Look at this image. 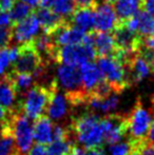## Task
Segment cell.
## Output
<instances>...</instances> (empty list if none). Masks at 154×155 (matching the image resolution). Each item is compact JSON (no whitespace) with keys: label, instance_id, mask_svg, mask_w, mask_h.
<instances>
[{"label":"cell","instance_id":"6da1fadb","mask_svg":"<svg viewBox=\"0 0 154 155\" xmlns=\"http://www.w3.org/2000/svg\"><path fill=\"white\" fill-rule=\"evenodd\" d=\"M69 124L75 143H79L84 149L103 147L105 143L100 117L96 113L89 111L72 117Z\"/></svg>","mask_w":154,"mask_h":155},{"label":"cell","instance_id":"7a4b0ae2","mask_svg":"<svg viewBox=\"0 0 154 155\" xmlns=\"http://www.w3.org/2000/svg\"><path fill=\"white\" fill-rule=\"evenodd\" d=\"M56 89L57 86L54 79L49 84H36L22 96L19 104V109L32 120L43 116L47 112L52 94Z\"/></svg>","mask_w":154,"mask_h":155},{"label":"cell","instance_id":"3957f363","mask_svg":"<svg viewBox=\"0 0 154 155\" xmlns=\"http://www.w3.org/2000/svg\"><path fill=\"white\" fill-rule=\"evenodd\" d=\"M8 126L13 134L18 155H27L33 146V121L20 109L10 113Z\"/></svg>","mask_w":154,"mask_h":155},{"label":"cell","instance_id":"277c9868","mask_svg":"<svg viewBox=\"0 0 154 155\" xmlns=\"http://www.w3.org/2000/svg\"><path fill=\"white\" fill-rule=\"evenodd\" d=\"M128 121V138L135 145H139L145 140L148 130L152 121V115L143 106L139 99L132 110L127 114Z\"/></svg>","mask_w":154,"mask_h":155},{"label":"cell","instance_id":"5b68a950","mask_svg":"<svg viewBox=\"0 0 154 155\" xmlns=\"http://www.w3.org/2000/svg\"><path fill=\"white\" fill-rule=\"evenodd\" d=\"M96 57L97 54L94 47L88 42L57 47V50L55 52L56 63H64V64H72L77 67L84 62L93 61L94 59H96Z\"/></svg>","mask_w":154,"mask_h":155},{"label":"cell","instance_id":"8992f818","mask_svg":"<svg viewBox=\"0 0 154 155\" xmlns=\"http://www.w3.org/2000/svg\"><path fill=\"white\" fill-rule=\"evenodd\" d=\"M96 64L103 74V79L109 82L114 92L120 94L127 88H130L127 81L125 67L117 58L96 57Z\"/></svg>","mask_w":154,"mask_h":155},{"label":"cell","instance_id":"52a82bcc","mask_svg":"<svg viewBox=\"0 0 154 155\" xmlns=\"http://www.w3.org/2000/svg\"><path fill=\"white\" fill-rule=\"evenodd\" d=\"M103 131V143L107 145L121 141L126 136L128 137L127 114L109 113L100 118Z\"/></svg>","mask_w":154,"mask_h":155},{"label":"cell","instance_id":"ba28073f","mask_svg":"<svg viewBox=\"0 0 154 155\" xmlns=\"http://www.w3.org/2000/svg\"><path fill=\"white\" fill-rule=\"evenodd\" d=\"M43 64L33 41L18 45V56L13 64V72L35 74Z\"/></svg>","mask_w":154,"mask_h":155},{"label":"cell","instance_id":"9c48e42d","mask_svg":"<svg viewBox=\"0 0 154 155\" xmlns=\"http://www.w3.org/2000/svg\"><path fill=\"white\" fill-rule=\"evenodd\" d=\"M112 32V37L114 39L117 51L133 53L138 52L139 48L142 47L143 38L128 29L123 21H118Z\"/></svg>","mask_w":154,"mask_h":155},{"label":"cell","instance_id":"30bf717a","mask_svg":"<svg viewBox=\"0 0 154 155\" xmlns=\"http://www.w3.org/2000/svg\"><path fill=\"white\" fill-rule=\"evenodd\" d=\"M40 32L39 23L35 13H32L25 20L12 25V45H22L33 41Z\"/></svg>","mask_w":154,"mask_h":155},{"label":"cell","instance_id":"8fae6325","mask_svg":"<svg viewBox=\"0 0 154 155\" xmlns=\"http://www.w3.org/2000/svg\"><path fill=\"white\" fill-rule=\"evenodd\" d=\"M73 109L74 107L69 100L68 96L62 91L56 89L52 94L45 113L53 123L57 124L58 121L64 120L72 113Z\"/></svg>","mask_w":154,"mask_h":155},{"label":"cell","instance_id":"7c38bea8","mask_svg":"<svg viewBox=\"0 0 154 155\" xmlns=\"http://www.w3.org/2000/svg\"><path fill=\"white\" fill-rule=\"evenodd\" d=\"M94 27L93 31L96 32H112L118 22L114 8L109 2H98L94 6Z\"/></svg>","mask_w":154,"mask_h":155},{"label":"cell","instance_id":"4fadbf2b","mask_svg":"<svg viewBox=\"0 0 154 155\" xmlns=\"http://www.w3.org/2000/svg\"><path fill=\"white\" fill-rule=\"evenodd\" d=\"M84 42H89L94 47L98 57H114L116 55V45L112 35L106 32L91 31L87 33Z\"/></svg>","mask_w":154,"mask_h":155},{"label":"cell","instance_id":"5bb4252c","mask_svg":"<svg viewBox=\"0 0 154 155\" xmlns=\"http://www.w3.org/2000/svg\"><path fill=\"white\" fill-rule=\"evenodd\" d=\"M51 36L57 47H62L82 43L87 36V33L71 25L69 22H66L54 33H52Z\"/></svg>","mask_w":154,"mask_h":155},{"label":"cell","instance_id":"9a60e30c","mask_svg":"<svg viewBox=\"0 0 154 155\" xmlns=\"http://www.w3.org/2000/svg\"><path fill=\"white\" fill-rule=\"evenodd\" d=\"M36 17H37L39 23H40L41 28H42L43 32L47 34L51 35L54 33L59 27L68 22L64 18L56 14L53 10L50 8H44V6H39L34 11Z\"/></svg>","mask_w":154,"mask_h":155},{"label":"cell","instance_id":"2e32d148","mask_svg":"<svg viewBox=\"0 0 154 155\" xmlns=\"http://www.w3.org/2000/svg\"><path fill=\"white\" fill-rule=\"evenodd\" d=\"M20 99L10 77L0 79V106L8 112L19 109Z\"/></svg>","mask_w":154,"mask_h":155},{"label":"cell","instance_id":"e0dca14e","mask_svg":"<svg viewBox=\"0 0 154 155\" xmlns=\"http://www.w3.org/2000/svg\"><path fill=\"white\" fill-rule=\"evenodd\" d=\"M54 123L48 116L38 117L33 123V137L38 145L49 146L53 139Z\"/></svg>","mask_w":154,"mask_h":155},{"label":"cell","instance_id":"ac0fdd59","mask_svg":"<svg viewBox=\"0 0 154 155\" xmlns=\"http://www.w3.org/2000/svg\"><path fill=\"white\" fill-rule=\"evenodd\" d=\"M80 75H81L82 88L87 93H90L101 80L103 79L99 68L96 63L88 61L79 65Z\"/></svg>","mask_w":154,"mask_h":155},{"label":"cell","instance_id":"d6986e66","mask_svg":"<svg viewBox=\"0 0 154 155\" xmlns=\"http://www.w3.org/2000/svg\"><path fill=\"white\" fill-rule=\"evenodd\" d=\"M95 13L94 8H77L76 11L69 18L68 22L73 27L89 33L93 31Z\"/></svg>","mask_w":154,"mask_h":155},{"label":"cell","instance_id":"ffe728a7","mask_svg":"<svg viewBox=\"0 0 154 155\" xmlns=\"http://www.w3.org/2000/svg\"><path fill=\"white\" fill-rule=\"evenodd\" d=\"M142 10V0H116L114 11L118 21H126Z\"/></svg>","mask_w":154,"mask_h":155},{"label":"cell","instance_id":"44dd1931","mask_svg":"<svg viewBox=\"0 0 154 155\" xmlns=\"http://www.w3.org/2000/svg\"><path fill=\"white\" fill-rule=\"evenodd\" d=\"M10 78H11V80H12L14 89L16 90L19 97H22L32 87H34L37 84L36 78L34 77L33 74L16 73V72H13L10 75Z\"/></svg>","mask_w":154,"mask_h":155},{"label":"cell","instance_id":"7402d4cb","mask_svg":"<svg viewBox=\"0 0 154 155\" xmlns=\"http://www.w3.org/2000/svg\"><path fill=\"white\" fill-rule=\"evenodd\" d=\"M0 155H18L8 121L0 126Z\"/></svg>","mask_w":154,"mask_h":155},{"label":"cell","instance_id":"603a6c76","mask_svg":"<svg viewBox=\"0 0 154 155\" xmlns=\"http://www.w3.org/2000/svg\"><path fill=\"white\" fill-rule=\"evenodd\" d=\"M77 8L75 0H53L50 5L51 10H53L56 14L61 16L66 20H69Z\"/></svg>","mask_w":154,"mask_h":155},{"label":"cell","instance_id":"cb8c5ba5","mask_svg":"<svg viewBox=\"0 0 154 155\" xmlns=\"http://www.w3.org/2000/svg\"><path fill=\"white\" fill-rule=\"evenodd\" d=\"M33 12H34L33 8H31V6L28 5V4L23 3V2L19 1V0H15L12 8L8 11L12 25H15V23H18V22H20V21L25 20V19L27 18V17H29Z\"/></svg>","mask_w":154,"mask_h":155},{"label":"cell","instance_id":"d4e9b609","mask_svg":"<svg viewBox=\"0 0 154 155\" xmlns=\"http://www.w3.org/2000/svg\"><path fill=\"white\" fill-rule=\"evenodd\" d=\"M13 73V61L10 56V47L0 49V79L10 77Z\"/></svg>","mask_w":154,"mask_h":155},{"label":"cell","instance_id":"484cf974","mask_svg":"<svg viewBox=\"0 0 154 155\" xmlns=\"http://www.w3.org/2000/svg\"><path fill=\"white\" fill-rule=\"evenodd\" d=\"M136 146L135 143H133L129 138L126 141H119V143L110 145V155H128L131 149Z\"/></svg>","mask_w":154,"mask_h":155},{"label":"cell","instance_id":"4316f807","mask_svg":"<svg viewBox=\"0 0 154 155\" xmlns=\"http://www.w3.org/2000/svg\"><path fill=\"white\" fill-rule=\"evenodd\" d=\"M12 45V25L0 27V49Z\"/></svg>","mask_w":154,"mask_h":155},{"label":"cell","instance_id":"83f0119b","mask_svg":"<svg viewBox=\"0 0 154 155\" xmlns=\"http://www.w3.org/2000/svg\"><path fill=\"white\" fill-rule=\"evenodd\" d=\"M144 143H147V145H150V146H153L154 147V114H153V119L150 124V128H149L148 133H147Z\"/></svg>","mask_w":154,"mask_h":155},{"label":"cell","instance_id":"f1b7e54d","mask_svg":"<svg viewBox=\"0 0 154 155\" xmlns=\"http://www.w3.org/2000/svg\"><path fill=\"white\" fill-rule=\"evenodd\" d=\"M11 25H12V21H11L8 12L2 11L0 8V27H11Z\"/></svg>","mask_w":154,"mask_h":155},{"label":"cell","instance_id":"f546056e","mask_svg":"<svg viewBox=\"0 0 154 155\" xmlns=\"http://www.w3.org/2000/svg\"><path fill=\"white\" fill-rule=\"evenodd\" d=\"M138 150H139L140 155H154V147L150 145H147L144 141L138 145Z\"/></svg>","mask_w":154,"mask_h":155},{"label":"cell","instance_id":"4dcf8cb0","mask_svg":"<svg viewBox=\"0 0 154 155\" xmlns=\"http://www.w3.org/2000/svg\"><path fill=\"white\" fill-rule=\"evenodd\" d=\"M142 10L154 17V0H142Z\"/></svg>","mask_w":154,"mask_h":155},{"label":"cell","instance_id":"1f68e13d","mask_svg":"<svg viewBox=\"0 0 154 155\" xmlns=\"http://www.w3.org/2000/svg\"><path fill=\"white\" fill-rule=\"evenodd\" d=\"M45 152H47V148L42 145H36L35 147L31 148L29 152H28L27 155H45Z\"/></svg>","mask_w":154,"mask_h":155},{"label":"cell","instance_id":"d6a6232c","mask_svg":"<svg viewBox=\"0 0 154 155\" xmlns=\"http://www.w3.org/2000/svg\"><path fill=\"white\" fill-rule=\"evenodd\" d=\"M78 8H94L97 0H75Z\"/></svg>","mask_w":154,"mask_h":155},{"label":"cell","instance_id":"836d02e7","mask_svg":"<svg viewBox=\"0 0 154 155\" xmlns=\"http://www.w3.org/2000/svg\"><path fill=\"white\" fill-rule=\"evenodd\" d=\"M10 113L11 112H8L3 107L0 106V126H2V124L8 121V117H10Z\"/></svg>","mask_w":154,"mask_h":155},{"label":"cell","instance_id":"e575fe53","mask_svg":"<svg viewBox=\"0 0 154 155\" xmlns=\"http://www.w3.org/2000/svg\"><path fill=\"white\" fill-rule=\"evenodd\" d=\"M14 2H15V0H0V8H1L2 11L8 12V11L12 8Z\"/></svg>","mask_w":154,"mask_h":155},{"label":"cell","instance_id":"d590c367","mask_svg":"<svg viewBox=\"0 0 154 155\" xmlns=\"http://www.w3.org/2000/svg\"><path fill=\"white\" fill-rule=\"evenodd\" d=\"M86 155H105L103 147L91 148V149H86Z\"/></svg>","mask_w":154,"mask_h":155},{"label":"cell","instance_id":"8d00e7d4","mask_svg":"<svg viewBox=\"0 0 154 155\" xmlns=\"http://www.w3.org/2000/svg\"><path fill=\"white\" fill-rule=\"evenodd\" d=\"M143 43H144L145 47L149 48V49H153L154 50V33L151 36L147 37V38L143 39Z\"/></svg>","mask_w":154,"mask_h":155},{"label":"cell","instance_id":"74e56055","mask_svg":"<svg viewBox=\"0 0 154 155\" xmlns=\"http://www.w3.org/2000/svg\"><path fill=\"white\" fill-rule=\"evenodd\" d=\"M68 155H86V149L78 147V146H74Z\"/></svg>","mask_w":154,"mask_h":155},{"label":"cell","instance_id":"f35d334b","mask_svg":"<svg viewBox=\"0 0 154 155\" xmlns=\"http://www.w3.org/2000/svg\"><path fill=\"white\" fill-rule=\"evenodd\" d=\"M19 1L28 4L33 8H37L40 6V0H19Z\"/></svg>","mask_w":154,"mask_h":155},{"label":"cell","instance_id":"ab89813d","mask_svg":"<svg viewBox=\"0 0 154 155\" xmlns=\"http://www.w3.org/2000/svg\"><path fill=\"white\" fill-rule=\"evenodd\" d=\"M128 155H140L139 154V150H138V145L134 146L131 149V151L128 153Z\"/></svg>","mask_w":154,"mask_h":155},{"label":"cell","instance_id":"60d3db41","mask_svg":"<svg viewBox=\"0 0 154 155\" xmlns=\"http://www.w3.org/2000/svg\"><path fill=\"white\" fill-rule=\"evenodd\" d=\"M45 155H57V154H55V153H52V152L48 151V149H47V152H45Z\"/></svg>","mask_w":154,"mask_h":155},{"label":"cell","instance_id":"b9f144b4","mask_svg":"<svg viewBox=\"0 0 154 155\" xmlns=\"http://www.w3.org/2000/svg\"><path fill=\"white\" fill-rule=\"evenodd\" d=\"M105 1H106V2H109V3H111V4H112V3H114V2H115L116 0H105Z\"/></svg>","mask_w":154,"mask_h":155},{"label":"cell","instance_id":"7bdbcfd3","mask_svg":"<svg viewBox=\"0 0 154 155\" xmlns=\"http://www.w3.org/2000/svg\"><path fill=\"white\" fill-rule=\"evenodd\" d=\"M151 69H152V73H154V62L152 63V65H151Z\"/></svg>","mask_w":154,"mask_h":155}]
</instances>
